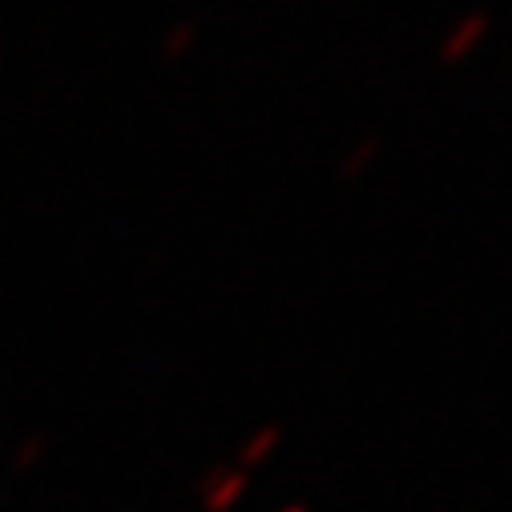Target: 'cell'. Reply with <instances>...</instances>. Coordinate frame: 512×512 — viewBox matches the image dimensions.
Here are the masks:
<instances>
[{"instance_id":"6da1fadb","label":"cell","mask_w":512,"mask_h":512,"mask_svg":"<svg viewBox=\"0 0 512 512\" xmlns=\"http://www.w3.org/2000/svg\"><path fill=\"white\" fill-rule=\"evenodd\" d=\"M488 29H492V21H488L484 9H472V13L456 17L452 29L440 37V49H436L440 61H444V65H464V61H472V57L480 53V45L488 41Z\"/></svg>"},{"instance_id":"7a4b0ae2","label":"cell","mask_w":512,"mask_h":512,"mask_svg":"<svg viewBox=\"0 0 512 512\" xmlns=\"http://www.w3.org/2000/svg\"><path fill=\"white\" fill-rule=\"evenodd\" d=\"M379 158H383V138H379V134H367V138H359V142L339 158L335 174H339V182H359L363 174L375 170Z\"/></svg>"},{"instance_id":"3957f363","label":"cell","mask_w":512,"mask_h":512,"mask_svg":"<svg viewBox=\"0 0 512 512\" xmlns=\"http://www.w3.org/2000/svg\"><path fill=\"white\" fill-rule=\"evenodd\" d=\"M283 444V428L279 424H267L263 432H254L246 444H242V452H238V460H242V468H259L263 460H271L275 456V448Z\"/></svg>"},{"instance_id":"277c9868","label":"cell","mask_w":512,"mask_h":512,"mask_svg":"<svg viewBox=\"0 0 512 512\" xmlns=\"http://www.w3.org/2000/svg\"><path fill=\"white\" fill-rule=\"evenodd\" d=\"M242 492H246V472H218V480L210 484V508H230Z\"/></svg>"},{"instance_id":"5b68a950","label":"cell","mask_w":512,"mask_h":512,"mask_svg":"<svg viewBox=\"0 0 512 512\" xmlns=\"http://www.w3.org/2000/svg\"><path fill=\"white\" fill-rule=\"evenodd\" d=\"M283 512H307V504H287Z\"/></svg>"}]
</instances>
